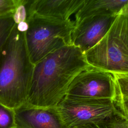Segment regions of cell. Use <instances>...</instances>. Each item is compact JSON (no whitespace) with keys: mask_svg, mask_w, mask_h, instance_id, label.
I'll use <instances>...</instances> for the list:
<instances>
[{"mask_svg":"<svg viewBox=\"0 0 128 128\" xmlns=\"http://www.w3.org/2000/svg\"><path fill=\"white\" fill-rule=\"evenodd\" d=\"M90 66L84 54L72 44L49 54L34 66L24 105L40 108L56 107L66 96L73 80Z\"/></svg>","mask_w":128,"mask_h":128,"instance_id":"cell-1","label":"cell"},{"mask_svg":"<svg viewBox=\"0 0 128 128\" xmlns=\"http://www.w3.org/2000/svg\"><path fill=\"white\" fill-rule=\"evenodd\" d=\"M26 20L16 22L0 54V103L16 110L26 102L33 73L27 50Z\"/></svg>","mask_w":128,"mask_h":128,"instance_id":"cell-2","label":"cell"},{"mask_svg":"<svg viewBox=\"0 0 128 128\" xmlns=\"http://www.w3.org/2000/svg\"><path fill=\"white\" fill-rule=\"evenodd\" d=\"M84 55L90 66L128 74V4L116 14L104 38Z\"/></svg>","mask_w":128,"mask_h":128,"instance_id":"cell-3","label":"cell"},{"mask_svg":"<svg viewBox=\"0 0 128 128\" xmlns=\"http://www.w3.org/2000/svg\"><path fill=\"white\" fill-rule=\"evenodd\" d=\"M24 37L28 54L34 65L49 54L72 44L74 22L40 18L26 20Z\"/></svg>","mask_w":128,"mask_h":128,"instance_id":"cell-4","label":"cell"},{"mask_svg":"<svg viewBox=\"0 0 128 128\" xmlns=\"http://www.w3.org/2000/svg\"><path fill=\"white\" fill-rule=\"evenodd\" d=\"M121 99L120 96L115 99L72 100L64 96L56 108L66 128H75L116 114H125Z\"/></svg>","mask_w":128,"mask_h":128,"instance_id":"cell-5","label":"cell"},{"mask_svg":"<svg viewBox=\"0 0 128 128\" xmlns=\"http://www.w3.org/2000/svg\"><path fill=\"white\" fill-rule=\"evenodd\" d=\"M120 96L114 74L90 66L75 77L65 96L72 100L115 99Z\"/></svg>","mask_w":128,"mask_h":128,"instance_id":"cell-6","label":"cell"},{"mask_svg":"<svg viewBox=\"0 0 128 128\" xmlns=\"http://www.w3.org/2000/svg\"><path fill=\"white\" fill-rule=\"evenodd\" d=\"M116 16H95L84 18L74 24L71 34L72 44L84 54L104 38Z\"/></svg>","mask_w":128,"mask_h":128,"instance_id":"cell-7","label":"cell"},{"mask_svg":"<svg viewBox=\"0 0 128 128\" xmlns=\"http://www.w3.org/2000/svg\"><path fill=\"white\" fill-rule=\"evenodd\" d=\"M85 0H26V18H40L60 20H70Z\"/></svg>","mask_w":128,"mask_h":128,"instance_id":"cell-8","label":"cell"},{"mask_svg":"<svg viewBox=\"0 0 128 128\" xmlns=\"http://www.w3.org/2000/svg\"><path fill=\"white\" fill-rule=\"evenodd\" d=\"M14 110L16 128H67L56 107L40 108L23 105Z\"/></svg>","mask_w":128,"mask_h":128,"instance_id":"cell-9","label":"cell"},{"mask_svg":"<svg viewBox=\"0 0 128 128\" xmlns=\"http://www.w3.org/2000/svg\"><path fill=\"white\" fill-rule=\"evenodd\" d=\"M128 4V0H85L76 14L74 24L91 16L116 15Z\"/></svg>","mask_w":128,"mask_h":128,"instance_id":"cell-10","label":"cell"},{"mask_svg":"<svg viewBox=\"0 0 128 128\" xmlns=\"http://www.w3.org/2000/svg\"><path fill=\"white\" fill-rule=\"evenodd\" d=\"M75 128H128V117L124 113L116 114L100 121Z\"/></svg>","mask_w":128,"mask_h":128,"instance_id":"cell-11","label":"cell"},{"mask_svg":"<svg viewBox=\"0 0 128 128\" xmlns=\"http://www.w3.org/2000/svg\"><path fill=\"white\" fill-rule=\"evenodd\" d=\"M16 23L14 14L0 18V54Z\"/></svg>","mask_w":128,"mask_h":128,"instance_id":"cell-12","label":"cell"},{"mask_svg":"<svg viewBox=\"0 0 128 128\" xmlns=\"http://www.w3.org/2000/svg\"><path fill=\"white\" fill-rule=\"evenodd\" d=\"M14 110L0 103V128H16Z\"/></svg>","mask_w":128,"mask_h":128,"instance_id":"cell-13","label":"cell"},{"mask_svg":"<svg viewBox=\"0 0 128 128\" xmlns=\"http://www.w3.org/2000/svg\"><path fill=\"white\" fill-rule=\"evenodd\" d=\"M20 0H0V18L14 14Z\"/></svg>","mask_w":128,"mask_h":128,"instance_id":"cell-14","label":"cell"},{"mask_svg":"<svg viewBox=\"0 0 128 128\" xmlns=\"http://www.w3.org/2000/svg\"><path fill=\"white\" fill-rule=\"evenodd\" d=\"M122 97L128 98V74H114Z\"/></svg>","mask_w":128,"mask_h":128,"instance_id":"cell-15","label":"cell"},{"mask_svg":"<svg viewBox=\"0 0 128 128\" xmlns=\"http://www.w3.org/2000/svg\"><path fill=\"white\" fill-rule=\"evenodd\" d=\"M121 98V102L123 110L126 116L128 117V98H123L122 96Z\"/></svg>","mask_w":128,"mask_h":128,"instance_id":"cell-16","label":"cell"}]
</instances>
